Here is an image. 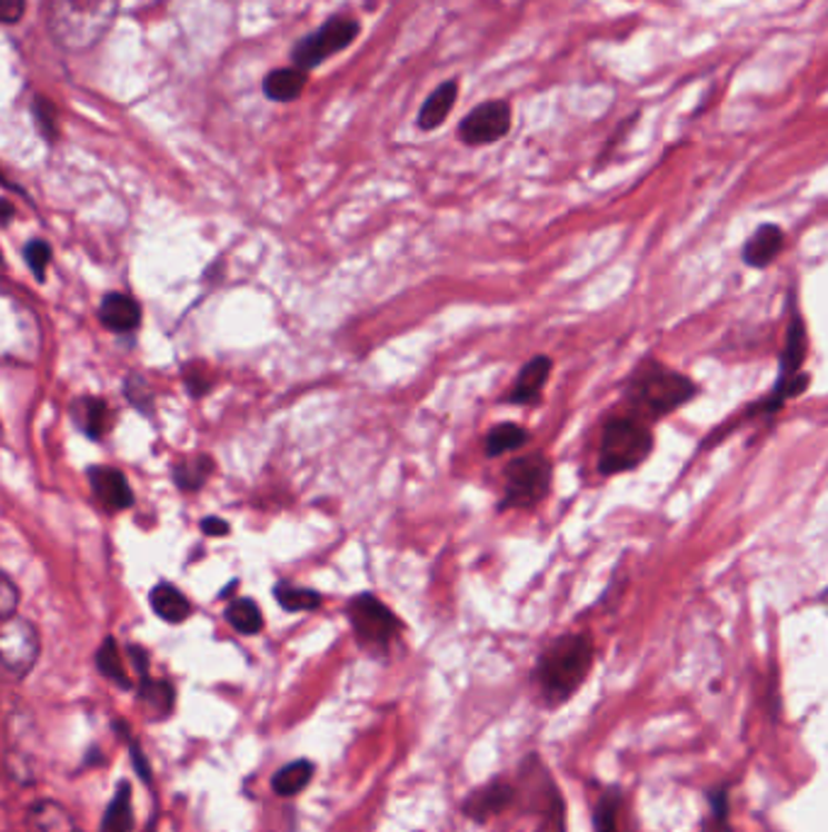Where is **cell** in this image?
Returning a JSON list of instances; mask_svg holds the SVG:
<instances>
[{"label":"cell","mask_w":828,"mask_h":832,"mask_svg":"<svg viewBox=\"0 0 828 832\" xmlns=\"http://www.w3.org/2000/svg\"><path fill=\"white\" fill-rule=\"evenodd\" d=\"M593 641L581 633L561 635L540 655L532 680L540 689L545 706L557 709L578 692L593 670Z\"/></svg>","instance_id":"cell-1"},{"label":"cell","mask_w":828,"mask_h":832,"mask_svg":"<svg viewBox=\"0 0 828 832\" xmlns=\"http://www.w3.org/2000/svg\"><path fill=\"white\" fill-rule=\"evenodd\" d=\"M122 0H49V32L66 51H88L110 32Z\"/></svg>","instance_id":"cell-2"},{"label":"cell","mask_w":828,"mask_h":832,"mask_svg":"<svg viewBox=\"0 0 828 832\" xmlns=\"http://www.w3.org/2000/svg\"><path fill=\"white\" fill-rule=\"evenodd\" d=\"M698 395V385L682 373L670 370L661 363H644V366L629 380V402L639 419L654 422L661 416L680 409Z\"/></svg>","instance_id":"cell-3"},{"label":"cell","mask_w":828,"mask_h":832,"mask_svg":"<svg viewBox=\"0 0 828 832\" xmlns=\"http://www.w3.org/2000/svg\"><path fill=\"white\" fill-rule=\"evenodd\" d=\"M654 436L649 426L639 416H622L608 422L600 438V473L620 475L635 471L651 455Z\"/></svg>","instance_id":"cell-4"},{"label":"cell","mask_w":828,"mask_h":832,"mask_svg":"<svg viewBox=\"0 0 828 832\" xmlns=\"http://www.w3.org/2000/svg\"><path fill=\"white\" fill-rule=\"evenodd\" d=\"M348 618L352 623L355 638H358L367 653L375 655L387 653L401 633V621L372 594H358L355 600H350Z\"/></svg>","instance_id":"cell-5"},{"label":"cell","mask_w":828,"mask_h":832,"mask_svg":"<svg viewBox=\"0 0 828 832\" xmlns=\"http://www.w3.org/2000/svg\"><path fill=\"white\" fill-rule=\"evenodd\" d=\"M551 485V463L542 453L522 455L506 467V497L501 509H530L540 504Z\"/></svg>","instance_id":"cell-6"},{"label":"cell","mask_w":828,"mask_h":832,"mask_svg":"<svg viewBox=\"0 0 828 832\" xmlns=\"http://www.w3.org/2000/svg\"><path fill=\"white\" fill-rule=\"evenodd\" d=\"M360 34V22L355 18L338 16L333 20H328L323 28H319L313 34H307L305 39H299L292 49V59L295 67L301 71L317 69L319 63H323L328 57L338 55L346 47L355 42V37Z\"/></svg>","instance_id":"cell-7"},{"label":"cell","mask_w":828,"mask_h":832,"mask_svg":"<svg viewBox=\"0 0 828 832\" xmlns=\"http://www.w3.org/2000/svg\"><path fill=\"white\" fill-rule=\"evenodd\" d=\"M39 653H42V643H39V633L28 618L12 616L3 621V626H0V660H3V670L10 677H28L37 665Z\"/></svg>","instance_id":"cell-8"},{"label":"cell","mask_w":828,"mask_h":832,"mask_svg":"<svg viewBox=\"0 0 828 832\" xmlns=\"http://www.w3.org/2000/svg\"><path fill=\"white\" fill-rule=\"evenodd\" d=\"M510 129V106L503 100H491L483 106L475 108L467 120L459 125V139L465 145L481 147V145H493V141L503 139Z\"/></svg>","instance_id":"cell-9"},{"label":"cell","mask_w":828,"mask_h":832,"mask_svg":"<svg viewBox=\"0 0 828 832\" xmlns=\"http://www.w3.org/2000/svg\"><path fill=\"white\" fill-rule=\"evenodd\" d=\"M516 796H518L516 786L503 782V779H493V782H489L486 786L471 791L462 805V811L469 821L486 823V821H491V818H496L498 813H503L508 805L516 801Z\"/></svg>","instance_id":"cell-10"},{"label":"cell","mask_w":828,"mask_h":832,"mask_svg":"<svg viewBox=\"0 0 828 832\" xmlns=\"http://www.w3.org/2000/svg\"><path fill=\"white\" fill-rule=\"evenodd\" d=\"M88 483L96 494V499L112 512L129 509V506L134 504V494H131L127 477L122 471H117V467H108V465L90 467Z\"/></svg>","instance_id":"cell-11"},{"label":"cell","mask_w":828,"mask_h":832,"mask_svg":"<svg viewBox=\"0 0 828 832\" xmlns=\"http://www.w3.org/2000/svg\"><path fill=\"white\" fill-rule=\"evenodd\" d=\"M98 317L102 327H108L114 334H129L139 327L141 321V307L137 300H131L129 295L122 293H110L102 297Z\"/></svg>","instance_id":"cell-12"},{"label":"cell","mask_w":828,"mask_h":832,"mask_svg":"<svg viewBox=\"0 0 828 832\" xmlns=\"http://www.w3.org/2000/svg\"><path fill=\"white\" fill-rule=\"evenodd\" d=\"M785 249V234L780 227L764 225L758 227L751 239L744 246V264L751 268H766Z\"/></svg>","instance_id":"cell-13"},{"label":"cell","mask_w":828,"mask_h":832,"mask_svg":"<svg viewBox=\"0 0 828 832\" xmlns=\"http://www.w3.org/2000/svg\"><path fill=\"white\" fill-rule=\"evenodd\" d=\"M71 416L76 426L88 438H102L110 432L112 426V412L108 407V402L100 397H78L71 405Z\"/></svg>","instance_id":"cell-14"},{"label":"cell","mask_w":828,"mask_h":832,"mask_svg":"<svg viewBox=\"0 0 828 832\" xmlns=\"http://www.w3.org/2000/svg\"><path fill=\"white\" fill-rule=\"evenodd\" d=\"M549 373H551V358L535 356L528 366L520 370L516 387H512L508 395V402H512V405H532V402L540 399V393L547 385Z\"/></svg>","instance_id":"cell-15"},{"label":"cell","mask_w":828,"mask_h":832,"mask_svg":"<svg viewBox=\"0 0 828 832\" xmlns=\"http://www.w3.org/2000/svg\"><path fill=\"white\" fill-rule=\"evenodd\" d=\"M149 602H151L153 614L163 618L166 623H182V621H188L192 614V604L188 596L168 582L156 584V587L151 590Z\"/></svg>","instance_id":"cell-16"},{"label":"cell","mask_w":828,"mask_h":832,"mask_svg":"<svg viewBox=\"0 0 828 832\" xmlns=\"http://www.w3.org/2000/svg\"><path fill=\"white\" fill-rule=\"evenodd\" d=\"M622 811L620 786H602L593 801V832H622Z\"/></svg>","instance_id":"cell-17"},{"label":"cell","mask_w":828,"mask_h":832,"mask_svg":"<svg viewBox=\"0 0 828 832\" xmlns=\"http://www.w3.org/2000/svg\"><path fill=\"white\" fill-rule=\"evenodd\" d=\"M30 832H78L73 815L57 801H39L28 813Z\"/></svg>","instance_id":"cell-18"},{"label":"cell","mask_w":828,"mask_h":832,"mask_svg":"<svg viewBox=\"0 0 828 832\" xmlns=\"http://www.w3.org/2000/svg\"><path fill=\"white\" fill-rule=\"evenodd\" d=\"M139 701L147 706L151 721H166L176 709V692L166 680H139Z\"/></svg>","instance_id":"cell-19"},{"label":"cell","mask_w":828,"mask_h":832,"mask_svg":"<svg viewBox=\"0 0 828 832\" xmlns=\"http://www.w3.org/2000/svg\"><path fill=\"white\" fill-rule=\"evenodd\" d=\"M307 88V71L301 69H278L266 76L262 81V93H266L275 102H292L301 96V90Z\"/></svg>","instance_id":"cell-20"},{"label":"cell","mask_w":828,"mask_h":832,"mask_svg":"<svg viewBox=\"0 0 828 832\" xmlns=\"http://www.w3.org/2000/svg\"><path fill=\"white\" fill-rule=\"evenodd\" d=\"M455 102H457V83L447 81L423 102V108H420L418 112V127L438 129L445 122V117L450 115V110L455 108Z\"/></svg>","instance_id":"cell-21"},{"label":"cell","mask_w":828,"mask_h":832,"mask_svg":"<svg viewBox=\"0 0 828 832\" xmlns=\"http://www.w3.org/2000/svg\"><path fill=\"white\" fill-rule=\"evenodd\" d=\"M311 776H313V764L309 760L289 762L282 766V770L275 772L272 791L282 799H292L311 784Z\"/></svg>","instance_id":"cell-22"},{"label":"cell","mask_w":828,"mask_h":832,"mask_svg":"<svg viewBox=\"0 0 828 832\" xmlns=\"http://www.w3.org/2000/svg\"><path fill=\"white\" fill-rule=\"evenodd\" d=\"M134 830V811H131V784L122 782L102 815L100 832H131Z\"/></svg>","instance_id":"cell-23"},{"label":"cell","mask_w":828,"mask_h":832,"mask_svg":"<svg viewBox=\"0 0 828 832\" xmlns=\"http://www.w3.org/2000/svg\"><path fill=\"white\" fill-rule=\"evenodd\" d=\"M212 473H215V460L209 458V455H194V458H182L173 467V479L182 492H197L207 483Z\"/></svg>","instance_id":"cell-24"},{"label":"cell","mask_w":828,"mask_h":832,"mask_svg":"<svg viewBox=\"0 0 828 832\" xmlns=\"http://www.w3.org/2000/svg\"><path fill=\"white\" fill-rule=\"evenodd\" d=\"M96 665L104 680L114 682L120 689H131V680L124 670V662L120 655V647H117L114 638H104L100 650L96 653Z\"/></svg>","instance_id":"cell-25"},{"label":"cell","mask_w":828,"mask_h":832,"mask_svg":"<svg viewBox=\"0 0 828 832\" xmlns=\"http://www.w3.org/2000/svg\"><path fill=\"white\" fill-rule=\"evenodd\" d=\"M528 444V432L518 424H498L493 426L489 436H486V455L489 458H498V455L518 450L520 446Z\"/></svg>","instance_id":"cell-26"},{"label":"cell","mask_w":828,"mask_h":832,"mask_svg":"<svg viewBox=\"0 0 828 832\" xmlns=\"http://www.w3.org/2000/svg\"><path fill=\"white\" fill-rule=\"evenodd\" d=\"M227 621L241 635H256L262 631V611L253 600H236L227 606Z\"/></svg>","instance_id":"cell-27"},{"label":"cell","mask_w":828,"mask_h":832,"mask_svg":"<svg viewBox=\"0 0 828 832\" xmlns=\"http://www.w3.org/2000/svg\"><path fill=\"white\" fill-rule=\"evenodd\" d=\"M275 600H278V604L285 611H295V614L297 611H317L323 602L319 592L295 587V584H287V582H280L278 587H275Z\"/></svg>","instance_id":"cell-28"},{"label":"cell","mask_w":828,"mask_h":832,"mask_svg":"<svg viewBox=\"0 0 828 832\" xmlns=\"http://www.w3.org/2000/svg\"><path fill=\"white\" fill-rule=\"evenodd\" d=\"M709 799V809H712V815L707 818L705 830L702 832H727L729 830V786H719L715 789Z\"/></svg>","instance_id":"cell-29"},{"label":"cell","mask_w":828,"mask_h":832,"mask_svg":"<svg viewBox=\"0 0 828 832\" xmlns=\"http://www.w3.org/2000/svg\"><path fill=\"white\" fill-rule=\"evenodd\" d=\"M24 261H28L32 276L39 283H44L47 266L51 261V246L42 239H32L28 246H24Z\"/></svg>","instance_id":"cell-30"},{"label":"cell","mask_w":828,"mask_h":832,"mask_svg":"<svg viewBox=\"0 0 828 832\" xmlns=\"http://www.w3.org/2000/svg\"><path fill=\"white\" fill-rule=\"evenodd\" d=\"M114 731H120V733L124 735V740H127L129 755H131V764H134L137 776L141 779V782H147V784H149V782H151V764L147 762V757H143V750H141V745H139V740H137L134 735H131L129 725L122 723V721H117V723H114Z\"/></svg>","instance_id":"cell-31"},{"label":"cell","mask_w":828,"mask_h":832,"mask_svg":"<svg viewBox=\"0 0 828 832\" xmlns=\"http://www.w3.org/2000/svg\"><path fill=\"white\" fill-rule=\"evenodd\" d=\"M127 397L131 405H134L137 409H141L143 414H153V407H151V389L149 385L143 383L139 375H131V378L127 380Z\"/></svg>","instance_id":"cell-32"},{"label":"cell","mask_w":828,"mask_h":832,"mask_svg":"<svg viewBox=\"0 0 828 832\" xmlns=\"http://www.w3.org/2000/svg\"><path fill=\"white\" fill-rule=\"evenodd\" d=\"M18 602H20L18 587L12 584V580L8 575H3V592H0V616H3V621L16 616Z\"/></svg>","instance_id":"cell-33"},{"label":"cell","mask_w":828,"mask_h":832,"mask_svg":"<svg viewBox=\"0 0 828 832\" xmlns=\"http://www.w3.org/2000/svg\"><path fill=\"white\" fill-rule=\"evenodd\" d=\"M24 16V0H0V18L6 24H16Z\"/></svg>","instance_id":"cell-34"},{"label":"cell","mask_w":828,"mask_h":832,"mask_svg":"<svg viewBox=\"0 0 828 832\" xmlns=\"http://www.w3.org/2000/svg\"><path fill=\"white\" fill-rule=\"evenodd\" d=\"M127 653H129L131 660H134V667L139 672V680L149 677V655H147V650L139 647V645H129Z\"/></svg>","instance_id":"cell-35"},{"label":"cell","mask_w":828,"mask_h":832,"mask_svg":"<svg viewBox=\"0 0 828 832\" xmlns=\"http://www.w3.org/2000/svg\"><path fill=\"white\" fill-rule=\"evenodd\" d=\"M202 533H207V536H227L229 533V524L223 522V518H217V516H207L202 518Z\"/></svg>","instance_id":"cell-36"},{"label":"cell","mask_w":828,"mask_h":832,"mask_svg":"<svg viewBox=\"0 0 828 832\" xmlns=\"http://www.w3.org/2000/svg\"><path fill=\"white\" fill-rule=\"evenodd\" d=\"M42 108H44V106H42V98H39V100H34L37 122H39V125H42V132H44L47 137H51V135H54V125H51V106H49V110H47V112H44Z\"/></svg>","instance_id":"cell-37"},{"label":"cell","mask_w":828,"mask_h":832,"mask_svg":"<svg viewBox=\"0 0 828 832\" xmlns=\"http://www.w3.org/2000/svg\"><path fill=\"white\" fill-rule=\"evenodd\" d=\"M10 217H12V205L6 202V215H3V222H6V225L10 222Z\"/></svg>","instance_id":"cell-38"}]
</instances>
